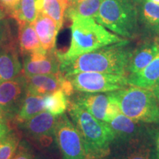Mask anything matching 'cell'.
Segmentation results:
<instances>
[{
  "label": "cell",
  "instance_id": "8fae6325",
  "mask_svg": "<svg viewBox=\"0 0 159 159\" xmlns=\"http://www.w3.org/2000/svg\"><path fill=\"white\" fill-rule=\"evenodd\" d=\"M57 51L40 52L24 56L23 73L26 77L37 75L56 74L60 71Z\"/></svg>",
  "mask_w": 159,
  "mask_h": 159
},
{
  "label": "cell",
  "instance_id": "2e32d148",
  "mask_svg": "<svg viewBox=\"0 0 159 159\" xmlns=\"http://www.w3.org/2000/svg\"><path fill=\"white\" fill-rule=\"evenodd\" d=\"M33 25L43 50H55L57 35L60 30L54 20L40 13Z\"/></svg>",
  "mask_w": 159,
  "mask_h": 159
},
{
  "label": "cell",
  "instance_id": "44dd1931",
  "mask_svg": "<svg viewBox=\"0 0 159 159\" xmlns=\"http://www.w3.org/2000/svg\"><path fill=\"white\" fill-rule=\"evenodd\" d=\"M44 97L33 94L27 92L25 100L13 121L16 124H20L31 119L39 113L44 111Z\"/></svg>",
  "mask_w": 159,
  "mask_h": 159
},
{
  "label": "cell",
  "instance_id": "4316f807",
  "mask_svg": "<svg viewBox=\"0 0 159 159\" xmlns=\"http://www.w3.org/2000/svg\"><path fill=\"white\" fill-rule=\"evenodd\" d=\"M109 102L108 105V108L106 110V115H105V122H109L113 120L115 117L118 116L122 113L121 111L120 105L118 101V99L115 96L114 91L108 92Z\"/></svg>",
  "mask_w": 159,
  "mask_h": 159
},
{
  "label": "cell",
  "instance_id": "7402d4cb",
  "mask_svg": "<svg viewBox=\"0 0 159 159\" xmlns=\"http://www.w3.org/2000/svg\"><path fill=\"white\" fill-rule=\"evenodd\" d=\"M102 2L103 0H81L66 7L64 17L71 21L79 18L95 19Z\"/></svg>",
  "mask_w": 159,
  "mask_h": 159
},
{
  "label": "cell",
  "instance_id": "30bf717a",
  "mask_svg": "<svg viewBox=\"0 0 159 159\" xmlns=\"http://www.w3.org/2000/svg\"><path fill=\"white\" fill-rule=\"evenodd\" d=\"M17 39L13 33L0 44V82L13 79L22 70Z\"/></svg>",
  "mask_w": 159,
  "mask_h": 159
},
{
  "label": "cell",
  "instance_id": "3957f363",
  "mask_svg": "<svg viewBox=\"0 0 159 159\" xmlns=\"http://www.w3.org/2000/svg\"><path fill=\"white\" fill-rule=\"evenodd\" d=\"M71 21L70 47L64 53L57 51L60 61L72 58L125 40L107 30L94 18H79Z\"/></svg>",
  "mask_w": 159,
  "mask_h": 159
},
{
  "label": "cell",
  "instance_id": "d590c367",
  "mask_svg": "<svg viewBox=\"0 0 159 159\" xmlns=\"http://www.w3.org/2000/svg\"><path fill=\"white\" fill-rule=\"evenodd\" d=\"M63 6H65L66 7H68V0H59Z\"/></svg>",
  "mask_w": 159,
  "mask_h": 159
},
{
  "label": "cell",
  "instance_id": "9a60e30c",
  "mask_svg": "<svg viewBox=\"0 0 159 159\" xmlns=\"http://www.w3.org/2000/svg\"><path fill=\"white\" fill-rule=\"evenodd\" d=\"M108 124L114 134V142L130 140L147 132L140 123L135 122L122 113L108 122Z\"/></svg>",
  "mask_w": 159,
  "mask_h": 159
},
{
  "label": "cell",
  "instance_id": "83f0119b",
  "mask_svg": "<svg viewBox=\"0 0 159 159\" xmlns=\"http://www.w3.org/2000/svg\"><path fill=\"white\" fill-rule=\"evenodd\" d=\"M13 159H35L34 150L27 141H20Z\"/></svg>",
  "mask_w": 159,
  "mask_h": 159
},
{
  "label": "cell",
  "instance_id": "4dcf8cb0",
  "mask_svg": "<svg viewBox=\"0 0 159 159\" xmlns=\"http://www.w3.org/2000/svg\"><path fill=\"white\" fill-rule=\"evenodd\" d=\"M9 121H11L8 114L5 112V111L0 106V122L6 123L7 124Z\"/></svg>",
  "mask_w": 159,
  "mask_h": 159
},
{
  "label": "cell",
  "instance_id": "52a82bcc",
  "mask_svg": "<svg viewBox=\"0 0 159 159\" xmlns=\"http://www.w3.org/2000/svg\"><path fill=\"white\" fill-rule=\"evenodd\" d=\"M55 135L62 159H88L82 137L66 114L57 117Z\"/></svg>",
  "mask_w": 159,
  "mask_h": 159
},
{
  "label": "cell",
  "instance_id": "f1b7e54d",
  "mask_svg": "<svg viewBox=\"0 0 159 159\" xmlns=\"http://www.w3.org/2000/svg\"><path fill=\"white\" fill-rule=\"evenodd\" d=\"M19 0H0V7H2L6 14L11 17L16 8Z\"/></svg>",
  "mask_w": 159,
  "mask_h": 159
},
{
  "label": "cell",
  "instance_id": "5bb4252c",
  "mask_svg": "<svg viewBox=\"0 0 159 159\" xmlns=\"http://www.w3.org/2000/svg\"><path fill=\"white\" fill-rule=\"evenodd\" d=\"M159 37L147 40L133 52L128 71L137 73L148 66L156 56L158 50Z\"/></svg>",
  "mask_w": 159,
  "mask_h": 159
},
{
  "label": "cell",
  "instance_id": "d6986e66",
  "mask_svg": "<svg viewBox=\"0 0 159 159\" xmlns=\"http://www.w3.org/2000/svg\"><path fill=\"white\" fill-rule=\"evenodd\" d=\"M128 84L141 88L152 89L159 79V47L158 52L151 62L142 70L130 74Z\"/></svg>",
  "mask_w": 159,
  "mask_h": 159
},
{
  "label": "cell",
  "instance_id": "836d02e7",
  "mask_svg": "<svg viewBox=\"0 0 159 159\" xmlns=\"http://www.w3.org/2000/svg\"><path fill=\"white\" fill-rule=\"evenodd\" d=\"M152 92H153L155 96H156L158 102H159V86H158V85L154 86L153 88L152 89Z\"/></svg>",
  "mask_w": 159,
  "mask_h": 159
},
{
  "label": "cell",
  "instance_id": "60d3db41",
  "mask_svg": "<svg viewBox=\"0 0 159 159\" xmlns=\"http://www.w3.org/2000/svg\"><path fill=\"white\" fill-rule=\"evenodd\" d=\"M156 85H158V86H159V79L158 80V81H157V82H156V85H155V86H156Z\"/></svg>",
  "mask_w": 159,
  "mask_h": 159
},
{
  "label": "cell",
  "instance_id": "8d00e7d4",
  "mask_svg": "<svg viewBox=\"0 0 159 159\" xmlns=\"http://www.w3.org/2000/svg\"><path fill=\"white\" fill-rule=\"evenodd\" d=\"M79 1H81V0H68V6L72 5V4L76 3Z\"/></svg>",
  "mask_w": 159,
  "mask_h": 159
},
{
  "label": "cell",
  "instance_id": "f546056e",
  "mask_svg": "<svg viewBox=\"0 0 159 159\" xmlns=\"http://www.w3.org/2000/svg\"><path fill=\"white\" fill-rule=\"evenodd\" d=\"M13 33L11 24L7 20L3 19L0 23V44L7 36Z\"/></svg>",
  "mask_w": 159,
  "mask_h": 159
},
{
  "label": "cell",
  "instance_id": "ab89813d",
  "mask_svg": "<svg viewBox=\"0 0 159 159\" xmlns=\"http://www.w3.org/2000/svg\"><path fill=\"white\" fill-rule=\"evenodd\" d=\"M130 1L136 4V5H137V4H139L140 2H142V0H130Z\"/></svg>",
  "mask_w": 159,
  "mask_h": 159
},
{
  "label": "cell",
  "instance_id": "d4e9b609",
  "mask_svg": "<svg viewBox=\"0 0 159 159\" xmlns=\"http://www.w3.org/2000/svg\"><path fill=\"white\" fill-rule=\"evenodd\" d=\"M69 105L68 97L61 89L44 97L45 110L55 116L64 114Z\"/></svg>",
  "mask_w": 159,
  "mask_h": 159
},
{
  "label": "cell",
  "instance_id": "e575fe53",
  "mask_svg": "<svg viewBox=\"0 0 159 159\" xmlns=\"http://www.w3.org/2000/svg\"><path fill=\"white\" fill-rule=\"evenodd\" d=\"M6 15L7 14H6L5 11H4L2 7H0V23L2 22V21L3 19H5Z\"/></svg>",
  "mask_w": 159,
  "mask_h": 159
},
{
  "label": "cell",
  "instance_id": "f35d334b",
  "mask_svg": "<svg viewBox=\"0 0 159 159\" xmlns=\"http://www.w3.org/2000/svg\"><path fill=\"white\" fill-rule=\"evenodd\" d=\"M148 1L152 2H153L155 4H157V5H159V0H148Z\"/></svg>",
  "mask_w": 159,
  "mask_h": 159
},
{
  "label": "cell",
  "instance_id": "4fadbf2b",
  "mask_svg": "<svg viewBox=\"0 0 159 159\" xmlns=\"http://www.w3.org/2000/svg\"><path fill=\"white\" fill-rule=\"evenodd\" d=\"M26 78L28 93L40 96H46L60 89L62 90L66 81V77L61 71L56 74L33 75Z\"/></svg>",
  "mask_w": 159,
  "mask_h": 159
},
{
  "label": "cell",
  "instance_id": "74e56055",
  "mask_svg": "<svg viewBox=\"0 0 159 159\" xmlns=\"http://www.w3.org/2000/svg\"><path fill=\"white\" fill-rule=\"evenodd\" d=\"M35 159H48L46 157L41 156V155H38V156H35Z\"/></svg>",
  "mask_w": 159,
  "mask_h": 159
},
{
  "label": "cell",
  "instance_id": "cb8c5ba5",
  "mask_svg": "<svg viewBox=\"0 0 159 159\" xmlns=\"http://www.w3.org/2000/svg\"><path fill=\"white\" fill-rule=\"evenodd\" d=\"M36 1L19 0L16 8L11 18L14 19L18 25L25 23L33 24L39 16Z\"/></svg>",
  "mask_w": 159,
  "mask_h": 159
},
{
  "label": "cell",
  "instance_id": "7c38bea8",
  "mask_svg": "<svg viewBox=\"0 0 159 159\" xmlns=\"http://www.w3.org/2000/svg\"><path fill=\"white\" fill-rule=\"evenodd\" d=\"M57 117L44 111L17 125L27 136L35 140L44 135L55 134Z\"/></svg>",
  "mask_w": 159,
  "mask_h": 159
},
{
  "label": "cell",
  "instance_id": "ffe728a7",
  "mask_svg": "<svg viewBox=\"0 0 159 159\" xmlns=\"http://www.w3.org/2000/svg\"><path fill=\"white\" fill-rule=\"evenodd\" d=\"M136 7L141 24L148 30L159 33V5L148 0H142Z\"/></svg>",
  "mask_w": 159,
  "mask_h": 159
},
{
  "label": "cell",
  "instance_id": "5b68a950",
  "mask_svg": "<svg viewBox=\"0 0 159 159\" xmlns=\"http://www.w3.org/2000/svg\"><path fill=\"white\" fill-rule=\"evenodd\" d=\"M150 90L131 85L114 93L125 116L139 123H158L159 102Z\"/></svg>",
  "mask_w": 159,
  "mask_h": 159
},
{
  "label": "cell",
  "instance_id": "ac0fdd59",
  "mask_svg": "<svg viewBox=\"0 0 159 159\" xmlns=\"http://www.w3.org/2000/svg\"><path fill=\"white\" fill-rule=\"evenodd\" d=\"M18 47L22 57L35 52H43L33 24L18 25Z\"/></svg>",
  "mask_w": 159,
  "mask_h": 159
},
{
  "label": "cell",
  "instance_id": "b9f144b4",
  "mask_svg": "<svg viewBox=\"0 0 159 159\" xmlns=\"http://www.w3.org/2000/svg\"><path fill=\"white\" fill-rule=\"evenodd\" d=\"M157 159H159V158H157Z\"/></svg>",
  "mask_w": 159,
  "mask_h": 159
},
{
  "label": "cell",
  "instance_id": "6da1fadb",
  "mask_svg": "<svg viewBox=\"0 0 159 159\" xmlns=\"http://www.w3.org/2000/svg\"><path fill=\"white\" fill-rule=\"evenodd\" d=\"M133 50L128 39L105 46L90 52L61 61L60 71L65 77L85 71L125 75Z\"/></svg>",
  "mask_w": 159,
  "mask_h": 159
},
{
  "label": "cell",
  "instance_id": "603a6c76",
  "mask_svg": "<svg viewBox=\"0 0 159 159\" xmlns=\"http://www.w3.org/2000/svg\"><path fill=\"white\" fill-rule=\"evenodd\" d=\"M36 6L39 13L50 17L55 21L59 30L61 29L66 7L59 0H37Z\"/></svg>",
  "mask_w": 159,
  "mask_h": 159
},
{
  "label": "cell",
  "instance_id": "484cf974",
  "mask_svg": "<svg viewBox=\"0 0 159 159\" xmlns=\"http://www.w3.org/2000/svg\"><path fill=\"white\" fill-rule=\"evenodd\" d=\"M21 138L16 131L10 130L0 140V159H13Z\"/></svg>",
  "mask_w": 159,
  "mask_h": 159
},
{
  "label": "cell",
  "instance_id": "277c9868",
  "mask_svg": "<svg viewBox=\"0 0 159 159\" xmlns=\"http://www.w3.org/2000/svg\"><path fill=\"white\" fill-rule=\"evenodd\" d=\"M95 20L126 39L135 36L138 31V10L130 0H103Z\"/></svg>",
  "mask_w": 159,
  "mask_h": 159
},
{
  "label": "cell",
  "instance_id": "d6a6232c",
  "mask_svg": "<svg viewBox=\"0 0 159 159\" xmlns=\"http://www.w3.org/2000/svg\"><path fill=\"white\" fill-rule=\"evenodd\" d=\"M155 146H156L157 158H159V129L156 135V138H155Z\"/></svg>",
  "mask_w": 159,
  "mask_h": 159
},
{
  "label": "cell",
  "instance_id": "e0dca14e",
  "mask_svg": "<svg viewBox=\"0 0 159 159\" xmlns=\"http://www.w3.org/2000/svg\"><path fill=\"white\" fill-rule=\"evenodd\" d=\"M74 102L89 111L95 118L105 122L106 110L109 102L108 94L84 93L75 97Z\"/></svg>",
  "mask_w": 159,
  "mask_h": 159
},
{
  "label": "cell",
  "instance_id": "9c48e42d",
  "mask_svg": "<svg viewBox=\"0 0 159 159\" xmlns=\"http://www.w3.org/2000/svg\"><path fill=\"white\" fill-rule=\"evenodd\" d=\"M116 148L111 159H157L155 144L148 132L125 142H116Z\"/></svg>",
  "mask_w": 159,
  "mask_h": 159
},
{
  "label": "cell",
  "instance_id": "ba28073f",
  "mask_svg": "<svg viewBox=\"0 0 159 159\" xmlns=\"http://www.w3.org/2000/svg\"><path fill=\"white\" fill-rule=\"evenodd\" d=\"M27 78L20 74L13 79L0 82V106L13 121L27 94Z\"/></svg>",
  "mask_w": 159,
  "mask_h": 159
},
{
  "label": "cell",
  "instance_id": "7a4b0ae2",
  "mask_svg": "<svg viewBox=\"0 0 159 159\" xmlns=\"http://www.w3.org/2000/svg\"><path fill=\"white\" fill-rule=\"evenodd\" d=\"M71 122L82 137L88 159H108L115 136L108 122L100 121L89 111L71 102L68 107Z\"/></svg>",
  "mask_w": 159,
  "mask_h": 159
},
{
  "label": "cell",
  "instance_id": "1f68e13d",
  "mask_svg": "<svg viewBox=\"0 0 159 159\" xmlns=\"http://www.w3.org/2000/svg\"><path fill=\"white\" fill-rule=\"evenodd\" d=\"M11 130L9 126L6 123L0 122V140Z\"/></svg>",
  "mask_w": 159,
  "mask_h": 159
},
{
  "label": "cell",
  "instance_id": "8992f818",
  "mask_svg": "<svg viewBox=\"0 0 159 159\" xmlns=\"http://www.w3.org/2000/svg\"><path fill=\"white\" fill-rule=\"evenodd\" d=\"M75 90L82 93L111 92L125 89L128 79L125 75L85 71L66 77Z\"/></svg>",
  "mask_w": 159,
  "mask_h": 159
}]
</instances>
